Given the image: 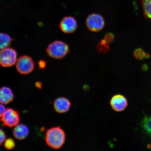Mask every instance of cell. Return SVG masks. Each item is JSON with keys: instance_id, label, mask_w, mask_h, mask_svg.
Segmentation results:
<instances>
[{"instance_id": "obj_10", "label": "cell", "mask_w": 151, "mask_h": 151, "mask_svg": "<svg viewBox=\"0 0 151 151\" xmlns=\"http://www.w3.org/2000/svg\"><path fill=\"white\" fill-rule=\"evenodd\" d=\"M14 99V94L12 90L7 87L0 88V103L6 105L10 103Z\"/></svg>"}, {"instance_id": "obj_17", "label": "cell", "mask_w": 151, "mask_h": 151, "mask_svg": "<svg viewBox=\"0 0 151 151\" xmlns=\"http://www.w3.org/2000/svg\"><path fill=\"white\" fill-rule=\"evenodd\" d=\"M145 55L144 51L140 49H137L134 52V56L138 59H142Z\"/></svg>"}, {"instance_id": "obj_14", "label": "cell", "mask_w": 151, "mask_h": 151, "mask_svg": "<svg viewBox=\"0 0 151 151\" xmlns=\"http://www.w3.org/2000/svg\"><path fill=\"white\" fill-rule=\"evenodd\" d=\"M142 126L146 133L151 135V116H145L142 122Z\"/></svg>"}, {"instance_id": "obj_22", "label": "cell", "mask_w": 151, "mask_h": 151, "mask_svg": "<svg viewBox=\"0 0 151 151\" xmlns=\"http://www.w3.org/2000/svg\"><path fill=\"white\" fill-rule=\"evenodd\" d=\"M148 148L149 149H151V144H149V145H148Z\"/></svg>"}, {"instance_id": "obj_6", "label": "cell", "mask_w": 151, "mask_h": 151, "mask_svg": "<svg viewBox=\"0 0 151 151\" xmlns=\"http://www.w3.org/2000/svg\"><path fill=\"white\" fill-rule=\"evenodd\" d=\"M1 118L3 125L9 127H15L20 121L18 112L12 109H6Z\"/></svg>"}, {"instance_id": "obj_19", "label": "cell", "mask_w": 151, "mask_h": 151, "mask_svg": "<svg viewBox=\"0 0 151 151\" xmlns=\"http://www.w3.org/2000/svg\"><path fill=\"white\" fill-rule=\"evenodd\" d=\"M6 136L2 130L0 128V146H1L5 140Z\"/></svg>"}, {"instance_id": "obj_7", "label": "cell", "mask_w": 151, "mask_h": 151, "mask_svg": "<svg viewBox=\"0 0 151 151\" xmlns=\"http://www.w3.org/2000/svg\"><path fill=\"white\" fill-rule=\"evenodd\" d=\"M109 103L113 110L116 112H121L125 110L128 105L127 99L121 94L113 95Z\"/></svg>"}, {"instance_id": "obj_13", "label": "cell", "mask_w": 151, "mask_h": 151, "mask_svg": "<svg viewBox=\"0 0 151 151\" xmlns=\"http://www.w3.org/2000/svg\"><path fill=\"white\" fill-rule=\"evenodd\" d=\"M96 50L101 54H106L110 50L109 43L107 42L104 40H102L101 42L99 43L96 46Z\"/></svg>"}, {"instance_id": "obj_5", "label": "cell", "mask_w": 151, "mask_h": 151, "mask_svg": "<svg viewBox=\"0 0 151 151\" xmlns=\"http://www.w3.org/2000/svg\"><path fill=\"white\" fill-rule=\"evenodd\" d=\"M86 24L87 27L90 31L98 32L103 29L105 25V22L101 15L93 14L88 17Z\"/></svg>"}, {"instance_id": "obj_20", "label": "cell", "mask_w": 151, "mask_h": 151, "mask_svg": "<svg viewBox=\"0 0 151 151\" xmlns=\"http://www.w3.org/2000/svg\"><path fill=\"white\" fill-rule=\"evenodd\" d=\"M6 110V109L4 106L2 104L0 103V118L2 116Z\"/></svg>"}, {"instance_id": "obj_3", "label": "cell", "mask_w": 151, "mask_h": 151, "mask_svg": "<svg viewBox=\"0 0 151 151\" xmlns=\"http://www.w3.org/2000/svg\"><path fill=\"white\" fill-rule=\"evenodd\" d=\"M18 53L12 48H7L0 50V65L3 67H10L16 64Z\"/></svg>"}, {"instance_id": "obj_15", "label": "cell", "mask_w": 151, "mask_h": 151, "mask_svg": "<svg viewBox=\"0 0 151 151\" xmlns=\"http://www.w3.org/2000/svg\"><path fill=\"white\" fill-rule=\"evenodd\" d=\"M142 4L145 16L151 20V0H142Z\"/></svg>"}, {"instance_id": "obj_9", "label": "cell", "mask_w": 151, "mask_h": 151, "mask_svg": "<svg viewBox=\"0 0 151 151\" xmlns=\"http://www.w3.org/2000/svg\"><path fill=\"white\" fill-rule=\"evenodd\" d=\"M71 104L67 98L60 97L56 99L54 101V107L57 112L64 113L67 112L70 109Z\"/></svg>"}, {"instance_id": "obj_12", "label": "cell", "mask_w": 151, "mask_h": 151, "mask_svg": "<svg viewBox=\"0 0 151 151\" xmlns=\"http://www.w3.org/2000/svg\"><path fill=\"white\" fill-rule=\"evenodd\" d=\"M12 40L8 34L0 33V50L9 47Z\"/></svg>"}, {"instance_id": "obj_18", "label": "cell", "mask_w": 151, "mask_h": 151, "mask_svg": "<svg viewBox=\"0 0 151 151\" xmlns=\"http://www.w3.org/2000/svg\"><path fill=\"white\" fill-rule=\"evenodd\" d=\"M114 39V35L111 33H107L104 37V40L108 43L112 42Z\"/></svg>"}, {"instance_id": "obj_1", "label": "cell", "mask_w": 151, "mask_h": 151, "mask_svg": "<svg viewBox=\"0 0 151 151\" xmlns=\"http://www.w3.org/2000/svg\"><path fill=\"white\" fill-rule=\"evenodd\" d=\"M66 133L60 126L52 127L47 130L45 140L46 144L54 150H59L65 144Z\"/></svg>"}, {"instance_id": "obj_21", "label": "cell", "mask_w": 151, "mask_h": 151, "mask_svg": "<svg viewBox=\"0 0 151 151\" xmlns=\"http://www.w3.org/2000/svg\"><path fill=\"white\" fill-rule=\"evenodd\" d=\"M45 65H46V64H45L44 61H41L39 62V67L41 68H43L45 67Z\"/></svg>"}, {"instance_id": "obj_4", "label": "cell", "mask_w": 151, "mask_h": 151, "mask_svg": "<svg viewBox=\"0 0 151 151\" xmlns=\"http://www.w3.org/2000/svg\"><path fill=\"white\" fill-rule=\"evenodd\" d=\"M17 70L20 74L27 75L34 70L35 63L32 58L27 55L20 56L16 63Z\"/></svg>"}, {"instance_id": "obj_16", "label": "cell", "mask_w": 151, "mask_h": 151, "mask_svg": "<svg viewBox=\"0 0 151 151\" xmlns=\"http://www.w3.org/2000/svg\"><path fill=\"white\" fill-rule=\"evenodd\" d=\"M4 147L7 150H11L15 146V143L14 139L9 138L5 139L4 141Z\"/></svg>"}, {"instance_id": "obj_2", "label": "cell", "mask_w": 151, "mask_h": 151, "mask_svg": "<svg viewBox=\"0 0 151 151\" xmlns=\"http://www.w3.org/2000/svg\"><path fill=\"white\" fill-rule=\"evenodd\" d=\"M69 47L67 43L57 40L50 43L47 47L46 52L48 55L55 59L65 58L69 52Z\"/></svg>"}, {"instance_id": "obj_11", "label": "cell", "mask_w": 151, "mask_h": 151, "mask_svg": "<svg viewBox=\"0 0 151 151\" xmlns=\"http://www.w3.org/2000/svg\"><path fill=\"white\" fill-rule=\"evenodd\" d=\"M13 135L19 140H23L29 135V131L27 126L22 124H18L13 131Z\"/></svg>"}, {"instance_id": "obj_8", "label": "cell", "mask_w": 151, "mask_h": 151, "mask_svg": "<svg viewBox=\"0 0 151 151\" xmlns=\"http://www.w3.org/2000/svg\"><path fill=\"white\" fill-rule=\"evenodd\" d=\"M78 26L77 22L74 17L67 16L62 19L59 27L64 33H72L76 31Z\"/></svg>"}]
</instances>
